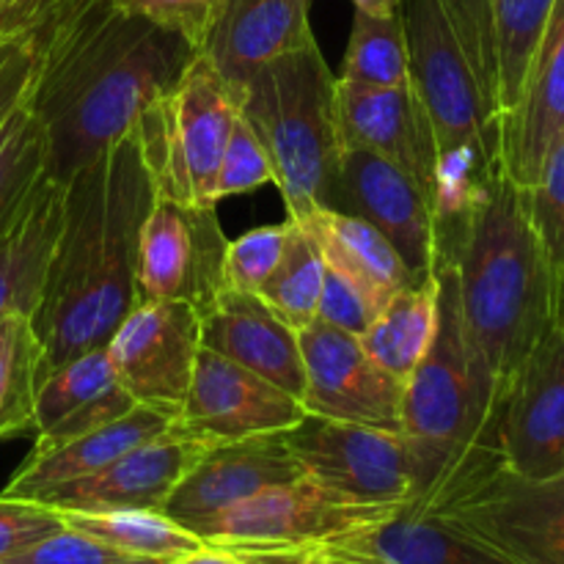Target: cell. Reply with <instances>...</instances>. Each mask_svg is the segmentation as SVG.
I'll use <instances>...</instances> for the list:
<instances>
[{"mask_svg":"<svg viewBox=\"0 0 564 564\" xmlns=\"http://www.w3.org/2000/svg\"><path fill=\"white\" fill-rule=\"evenodd\" d=\"M422 512L444 518L516 564H564V471L527 479L494 460Z\"/></svg>","mask_w":564,"mask_h":564,"instance_id":"cell-7","label":"cell"},{"mask_svg":"<svg viewBox=\"0 0 564 564\" xmlns=\"http://www.w3.org/2000/svg\"><path fill=\"white\" fill-rule=\"evenodd\" d=\"M284 438L303 474L336 494L367 505L416 501V460L402 433L306 413Z\"/></svg>","mask_w":564,"mask_h":564,"instance_id":"cell-10","label":"cell"},{"mask_svg":"<svg viewBox=\"0 0 564 564\" xmlns=\"http://www.w3.org/2000/svg\"><path fill=\"white\" fill-rule=\"evenodd\" d=\"M202 345L251 369L279 389L303 397V356L297 330L257 292L224 290L202 314Z\"/></svg>","mask_w":564,"mask_h":564,"instance_id":"cell-22","label":"cell"},{"mask_svg":"<svg viewBox=\"0 0 564 564\" xmlns=\"http://www.w3.org/2000/svg\"><path fill=\"white\" fill-rule=\"evenodd\" d=\"M47 375L33 319L11 312L0 319V441L33 435V405Z\"/></svg>","mask_w":564,"mask_h":564,"instance_id":"cell-29","label":"cell"},{"mask_svg":"<svg viewBox=\"0 0 564 564\" xmlns=\"http://www.w3.org/2000/svg\"><path fill=\"white\" fill-rule=\"evenodd\" d=\"M61 218L64 182L44 171L0 235V319L11 312H22L31 319L36 314Z\"/></svg>","mask_w":564,"mask_h":564,"instance_id":"cell-26","label":"cell"},{"mask_svg":"<svg viewBox=\"0 0 564 564\" xmlns=\"http://www.w3.org/2000/svg\"><path fill=\"white\" fill-rule=\"evenodd\" d=\"M330 209L372 224L397 248L411 273H433L435 235L430 198L400 165L367 149L345 147Z\"/></svg>","mask_w":564,"mask_h":564,"instance_id":"cell-16","label":"cell"},{"mask_svg":"<svg viewBox=\"0 0 564 564\" xmlns=\"http://www.w3.org/2000/svg\"><path fill=\"white\" fill-rule=\"evenodd\" d=\"M66 527L102 540L124 554L169 562L187 551L202 549L204 540L176 523L163 510H108V512H58Z\"/></svg>","mask_w":564,"mask_h":564,"instance_id":"cell-30","label":"cell"},{"mask_svg":"<svg viewBox=\"0 0 564 564\" xmlns=\"http://www.w3.org/2000/svg\"><path fill=\"white\" fill-rule=\"evenodd\" d=\"M564 132V0H554L518 105L499 121L501 165L521 191L534 185L545 154Z\"/></svg>","mask_w":564,"mask_h":564,"instance_id":"cell-21","label":"cell"},{"mask_svg":"<svg viewBox=\"0 0 564 564\" xmlns=\"http://www.w3.org/2000/svg\"><path fill=\"white\" fill-rule=\"evenodd\" d=\"M47 171V135L28 97L0 124V235Z\"/></svg>","mask_w":564,"mask_h":564,"instance_id":"cell-34","label":"cell"},{"mask_svg":"<svg viewBox=\"0 0 564 564\" xmlns=\"http://www.w3.org/2000/svg\"><path fill=\"white\" fill-rule=\"evenodd\" d=\"M113 3L130 14L147 17L169 31H176L198 53L220 0H113Z\"/></svg>","mask_w":564,"mask_h":564,"instance_id":"cell-41","label":"cell"},{"mask_svg":"<svg viewBox=\"0 0 564 564\" xmlns=\"http://www.w3.org/2000/svg\"><path fill=\"white\" fill-rule=\"evenodd\" d=\"M207 446L171 424L163 435L135 446L97 474L58 485L36 501L58 512L163 510L169 496Z\"/></svg>","mask_w":564,"mask_h":564,"instance_id":"cell-18","label":"cell"},{"mask_svg":"<svg viewBox=\"0 0 564 564\" xmlns=\"http://www.w3.org/2000/svg\"><path fill=\"white\" fill-rule=\"evenodd\" d=\"M53 6L55 0H0V39L33 33Z\"/></svg>","mask_w":564,"mask_h":564,"instance_id":"cell-44","label":"cell"},{"mask_svg":"<svg viewBox=\"0 0 564 564\" xmlns=\"http://www.w3.org/2000/svg\"><path fill=\"white\" fill-rule=\"evenodd\" d=\"M33 69H36L33 33L0 39V124L31 94Z\"/></svg>","mask_w":564,"mask_h":564,"instance_id":"cell-43","label":"cell"},{"mask_svg":"<svg viewBox=\"0 0 564 564\" xmlns=\"http://www.w3.org/2000/svg\"><path fill=\"white\" fill-rule=\"evenodd\" d=\"M314 42L308 0H220L198 55L240 99L262 66Z\"/></svg>","mask_w":564,"mask_h":564,"instance_id":"cell-19","label":"cell"},{"mask_svg":"<svg viewBox=\"0 0 564 564\" xmlns=\"http://www.w3.org/2000/svg\"><path fill=\"white\" fill-rule=\"evenodd\" d=\"M413 91L433 124L438 152L479 143L501 158L499 113L479 88L438 0H400Z\"/></svg>","mask_w":564,"mask_h":564,"instance_id":"cell-9","label":"cell"},{"mask_svg":"<svg viewBox=\"0 0 564 564\" xmlns=\"http://www.w3.org/2000/svg\"><path fill=\"white\" fill-rule=\"evenodd\" d=\"M501 466L527 479L564 471V325L532 347L501 394L496 419Z\"/></svg>","mask_w":564,"mask_h":564,"instance_id":"cell-13","label":"cell"},{"mask_svg":"<svg viewBox=\"0 0 564 564\" xmlns=\"http://www.w3.org/2000/svg\"><path fill=\"white\" fill-rule=\"evenodd\" d=\"M121 389L180 416L202 350V314L185 301L138 303L105 345Z\"/></svg>","mask_w":564,"mask_h":564,"instance_id":"cell-12","label":"cell"},{"mask_svg":"<svg viewBox=\"0 0 564 564\" xmlns=\"http://www.w3.org/2000/svg\"><path fill=\"white\" fill-rule=\"evenodd\" d=\"M0 564H163L160 560H149V556L124 554V551L113 549V545L102 543V540L83 534L72 527L55 529L47 538L36 540L28 545L20 554L9 556Z\"/></svg>","mask_w":564,"mask_h":564,"instance_id":"cell-39","label":"cell"},{"mask_svg":"<svg viewBox=\"0 0 564 564\" xmlns=\"http://www.w3.org/2000/svg\"><path fill=\"white\" fill-rule=\"evenodd\" d=\"M154 196L132 130L64 182V218L33 314L47 372L108 345L138 306V240Z\"/></svg>","mask_w":564,"mask_h":564,"instance_id":"cell-2","label":"cell"},{"mask_svg":"<svg viewBox=\"0 0 564 564\" xmlns=\"http://www.w3.org/2000/svg\"><path fill=\"white\" fill-rule=\"evenodd\" d=\"M358 11H367L375 17H391L400 11V0H352Z\"/></svg>","mask_w":564,"mask_h":564,"instance_id":"cell-46","label":"cell"},{"mask_svg":"<svg viewBox=\"0 0 564 564\" xmlns=\"http://www.w3.org/2000/svg\"><path fill=\"white\" fill-rule=\"evenodd\" d=\"M455 31L457 44L466 53L479 88L490 108L499 113V66H496L494 0H438Z\"/></svg>","mask_w":564,"mask_h":564,"instance_id":"cell-36","label":"cell"},{"mask_svg":"<svg viewBox=\"0 0 564 564\" xmlns=\"http://www.w3.org/2000/svg\"><path fill=\"white\" fill-rule=\"evenodd\" d=\"M163 564H251L242 554L229 549H218V545H207L204 543L202 549L187 551V554L174 556V560L163 562Z\"/></svg>","mask_w":564,"mask_h":564,"instance_id":"cell-45","label":"cell"},{"mask_svg":"<svg viewBox=\"0 0 564 564\" xmlns=\"http://www.w3.org/2000/svg\"><path fill=\"white\" fill-rule=\"evenodd\" d=\"M378 314V308L364 297L361 290H356L345 275L325 268L323 292H319L317 303L319 323L330 325L336 330H345V334L361 336L367 334V328L375 323Z\"/></svg>","mask_w":564,"mask_h":564,"instance_id":"cell-42","label":"cell"},{"mask_svg":"<svg viewBox=\"0 0 564 564\" xmlns=\"http://www.w3.org/2000/svg\"><path fill=\"white\" fill-rule=\"evenodd\" d=\"M174 422L176 419L171 413L160 411V408L135 405L124 416L113 419L105 427L91 430V433L80 435V438L69 441V444L58 446V449L42 452V455H33L31 452L25 463L11 474V479L3 488V496L36 501L39 496L58 488V485L97 474L99 468L110 466V463L119 460L121 455H127L135 446L163 435Z\"/></svg>","mask_w":564,"mask_h":564,"instance_id":"cell-25","label":"cell"},{"mask_svg":"<svg viewBox=\"0 0 564 564\" xmlns=\"http://www.w3.org/2000/svg\"><path fill=\"white\" fill-rule=\"evenodd\" d=\"M303 416L306 408L295 394L202 345L191 389L174 424L213 446L251 435L286 433Z\"/></svg>","mask_w":564,"mask_h":564,"instance_id":"cell-15","label":"cell"},{"mask_svg":"<svg viewBox=\"0 0 564 564\" xmlns=\"http://www.w3.org/2000/svg\"><path fill=\"white\" fill-rule=\"evenodd\" d=\"M301 477L306 474L292 455L284 433L213 444L182 477L163 505V512L185 529H193L196 523L251 499L259 490L295 482Z\"/></svg>","mask_w":564,"mask_h":564,"instance_id":"cell-17","label":"cell"},{"mask_svg":"<svg viewBox=\"0 0 564 564\" xmlns=\"http://www.w3.org/2000/svg\"><path fill=\"white\" fill-rule=\"evenodd\" d=\"M295 220H301L314 237L325 268L345 275L378 312H383V306L397 292L422 279L411 273L397 248L358 215L317 207Z\"/></svg>","mask_w":564,"mask_h":564,"instance_id":"cell-27","label":"cell"},{"mask_svg":"<svg viewBox=\"0 0 564 564\" xmlns=\"http://www.w3.org/2000/svg\"><path fill=\"white\" fill-rule=\"evenodd\" d=\"M554 0H494L496 66H499V121L521 97L529 64L545 31Z\"/></svg>","mask_w":564,"mask_h":564,"instance_id":"cell-33","label":"cell"},{"mask_svg":"<svg viewBox=\"0 0 564 564\" xmlns=\"http://www.w3.org/2000/svg\"><path fill=\"white\" fill-rule=\"evenodd\" d=\"M303 564H350V562L328 560V556H319V554H306V562H303Z\"/></svg>","mask_w":564,"mask_h":564,"instance_id":"cell-47","label":"cell"},{"mask_svg":"<svg viewBox=\"0 0 564 564\" xmlns=\"http://www.w3.org/2000/svg\"><path fill=\"white\" fill-rule=\"evenodd\" d=\"M138 402L116 380L105 347L83 352L42 378L33 405V455L58 449L124 416Z\"/></svg>","mask_w":564,"mask_h":564,"instance_id":"cell-23","label":"cell"},{"mask_svg":"<svg viewBox=\"0 0 564 564\" xmlns=\"http://www.w3.org/2000/svg\"><path fill=\"white\" fill-rule=\"evenodd\" d=\"M523 196H527L529 220L543 242V251L556 275V292H560L564 275V132L549 149L538 180L529 191H523Z\"/></svg>","mask_w":564,"mask_h":564,"instance_id":"cell-35","label":"cell"},{"mask_svg":"<svg viewBox=\"0 0 564 564\" xmlns=\"http://www.w3.org/2000/svg\"><path fill=\"white\" fill-rule=\"evenodd\" d=\"M33 39L28 105L47 135V174L58 182L130 132L198 55L185 36L113 0H55Z\"/></svg>","mask_w":564,"mask_h":564,"instance_id":"cell-1","label":"cell"},{"mask_svg":"<svg viewBox=\"0 0 564 564\" xmlns=\"http://www.w3.org/2000/svg\"><path fill=\"white\" fill-rule=\"evenodd\" d=\"M64 527L58 510L31 499H11L0 494V562L20 554L36 540Z\"/></svg>","mask_w":564,"mask_h":564,"instance_id":"cell-40","label":"cell"},{"mask_svg":"<svg viewBox=\"0 0 564 564\" xmlns=\"http://www.w3.org/2000/svg\"><path fill=\"white\" fill-rule=\"evenodd\" d=\"M218 207L154 196L141 226L135 264V301H185L207 312L226 284V240Z\"/></svg>","mask_w":564,"mask_h":564,"instance_id":"cell-11","label":"cell"},{"mask_svg":"<svg viewBox=\"0 0 564 564\" xmlns=\"http://www.w3.org/2000/svg\"><path fill=\"white\" fill-rule=\"evenodd\" d=\"M438 330L402 389V435L416 460L422 510L477 468L499 460L496 419L501 391L468 341L452 264H435Z\"/></svg>","mask_w":564,"mask_h":564,"instance_id":"cell-4","label":"cell"},{"mask_svg":"<svg viewBox=\"0 0 564 564\" xmlns=\"http://www.w3.org/2000/svg\"><path fill=\"white\" fill-rule=\"evenodd\" d=\"M303 356V408L317 416L402 433V389L369 358L361 339L314 319L297 330Z\"/></svg>","mask_w":564,"mask_h":564,"instance_id":"cell-14","label":"cell"},{"mask_svg":"<svg viewBox=\"0 0 564 564\" xmlns=\"http://www.w3.org/2000/svg\"><path fill=\"white\" fill-rule=\"evenodd\" d=\"M290 218V215H286ZM325 262L317 242L301 220L290 218V237L281 262L257 292L284 323L301 330L317 319L319 292H323Z\"/></svg>","mask_w":564,"mask_h":564,"instance_id":"cell-32","label":"cell"},{"mask_svg":"<svg viewBox=\"0 0 564 564\" xmlns=\"http://www.w3.org/2000/svg\"><path fill=\"white\" fill-rule=\"evenodd\" d=\"M237 113V94L202 55L141 110L132 132L160 198L218 207L213 191Z\"/></svg>","mask_w":564,"mask_h":564,"instance_id":"cell-6","label":"cell"},{"mask_svg":"<svg viewBox=\"0 0 564 564\" xmlns=\"http://www.w3.org/2000/svg\"><path fill=\"white\" fill-rule=\"evenodd\" d=\"M556 323L564 325V279L560 284V295H556Z\"/></svg>","mask_w":564,"mask_h":564,"instance_id":"cell-48","label":"cell"},{"mask_svg":"<svg viewBox=\"0 0 564 564\" xmlns=\"http://www.w3.org/2000/svg\"><path fill=\"white\" fill-rule=\"evenodd\" d=\"M264 185H273V163H270L268 152H264L257 132L251 130V124L237 113L224 158H220L218 180H215V204Z\"/></svg>","mask_w":564,"mask_h":564,"instance_id":"cell-38","label":"cell"},{"mask_svg":"<svg viewBox=\"0 0 564 564\" xmlns=\"http://www.w3.org/2000/svg\"><path fill=\"white\" fill-rule=\"evenodd\" d=\"M290 237V218L281 224L257 226L226 246V284L231 290L259 292L275 264L281 262Z\"/></svg>","mask_w":564,"mask_h":564,"instance_id":"cell-37","label":"cell"},{"mask_svg":"<svg viewBox=\"0 0 564 564\" xmlns=\"http://www.w3.org/2000/svg\"><path fill=\"white\" fill-rule=\"evenodd\" d=\"M240 116L273 163V185L286 215L330 207L345 143L339 130L336 75L317 39L270 61L240 91Z\"/></svg>","mask_w":564,"mask_h":564,"instance_id":"cell-5","label":"cell"},{"mask_svg":"<svg viewBox=\"0 0 564 564\" xmlns=\"http://www.w3.org/2000/svg\"><path fill=\"white\" fill-rule=\"evenodd\" d=\"M562 279H564V275H562ZM560 284H562V281H560ZM556 295H560V292H556Z\"/></svg>","mask_w":564,"mask_h":564,"instance_id":"cell-49","label":"cell"},{"mask_svg":"<svg viewBox=\"0 0 564 564\" xmlns=\"http://www.w3.org/2000/svg\"><path fill=\"white\" fill-rule=\"evenodd\" d=\"M468 341L496 386L507 383L556 323V275L505 165L474 213L452 262Z\"/></svg>","mask_w":564,"mask_h":564,"instance_id":"cell-3","label":"cell"},{"mask_svg":"<svg viewBox=\"0 0 564 564\" xmlns=\"http://www.w3.org/2000/svg\"><path fill=\"white\" fill-rule=\"evenodd\" d=\"M308 554L350 564H516L444 518L411 507Z\"/></svg>","mask_w":564,"mask_h":564,"instance_id":"cell-24","label":"cell"},{"mask_svg":"<svg viewBox=\"0 0 564 564\" xmlns=\"http://www.w3.org/2000/svg\"><path fill=\"white\" fill-rule=\"evenodd\" d=\"M435 330H438V279L430 273L397 292L369 325L367 334L358 339L380 369L405 383L427 356Z\"/></svg>","mask_w":564,"mask_h":564,"instance_id":"cell-28","label":"cell"},{"mask_svg":"<svg viewBox=\"0 0 564 564\" xmlns=\"http://www.w3.org/2000/svg\"><path fill=\"white\" fill-rule=\"evenodd\" d=\"M339 83L358 88H402L411 86L408 42L400 11L375 17L358 11L352 17Z\"/></svg>","mask_w":564,"mask_h":564,"instance_id":"cell-31","label":"cell"},{"mask_svg":"<svg viewBox=\"0 0 564 564\" xmlns=\"http://www.w3.org/2000/svg\"><path fill=\"white\" fill-rule=\"evenodd\" d=\"M336 102L341 143L400 165L430 198L438 143L413 83L402 88H358L336 80Z\"/></svg>","mask_w":564,"mask_h":564,"instance_id":"cell-20","label":"cell"},{"mask_svg":"<svg viewBox=\"0 0 564 564\" xmlns=\"http://www.w3.org/2000/svg\"><path fill=\"white\" fill-rule=\"evenodd\" d=\"M402 507L367 505L314 479L273 485L191 529L196 538L240 554H308L336 538L386 521Z\"/></svg>","mask_w":564,"mask_h":564,"instance_id":"cell-8","label":"cell"}]
</instances>
